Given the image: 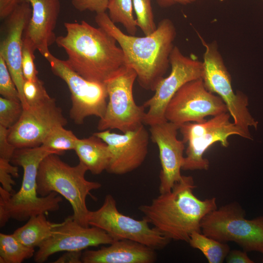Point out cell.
<instances>
[{
	"label": "cell",
	"mask_w": 263,
	"mask_h": 263,
	"mask_svg": "<svg viewBox=\"0 0 263 263\" xmlns=\"http://www.w3.org/2000/svg\"><path fill=\"white\" fill-rule=\"evenodd\" d=\"M45 215L40 214L30 217L25 225L14 232L13 235L23 244L38 247L51 236L56 224L47 220Z\"/></svg>",
	"instance_id": "obj_22"
},
{
	"label": "cell",
	"mask_w": 263,
	"mask_h": 263,
	"mask_svg": "<svg viewBox=\"0 0 263 263\" xmlns=\"http://www.w3.org/2000/svg\"><path fill=\"white\" fill-rule=\"evenodd\" d=\"M32 14L24 30L23 41L44 56L56 42L54 32L60 10L59 0H27Z\"/></svg>",
	"instance_id": "obj_19"
},
{
	"label": "cell",
	"mask_w": 263,
	"mask_h": 263,
	"mask_svg": "<svg viewBox=\"0 0 263 263\" xmlns=\"http://www.w3.org/2000/svg\"><path fill=\"white\" fill-rule=\"evenodd\" d=\"M87 168L79 162L71 166L63 162L58 155L52 153L40 163L37 174V192L41 196L56 192L71 204L74 219L81 225L89 227L86 200L90 192L101 188L97 182L85 178Z\"/></svg>",
	"instance_id": "obj_5"
},
{
	"label": "cell",
	"mask_w": 263,
	"mask_h": 263,
	"mask_svg": "<svg viewBox=\"0 0 263 263\" xmlns=\"http://www.w3.org/2000/svg\"><path fill=\"white\" fill-rule=\"evenodd\" d=\"M0 94L4 98L20 101V96L4 59L0 56Z\"/></svg>",
	"instance_id": "obj_30"
},
{
	"label": "cell",
	"mask_w": 263,
	"mask_h": 263,
	"mask_svg": "<svg viewBox=\"0 0 263 263\" xmlns=\"http://www.w3.org/2000/svg\"><path fill=\"white\" fill-rule=\"evenodd\" d=\"M64 25L66 34L57 37L55 43L65 51L69 66L85 79L105 83L125 65L121 48L102 28L84 20Z\"/></svg>",
	"instance_id": "obj_2"
},
{
	"label": "cell",
	"mask_w": 263,
	"mask_h": 263,
	"mask_svg": "<svg viewBox=\"0 0 263 263\" xmlns=\"http://www.w3.org/2000/svg\"><path fill=\"white\" fill-rule=\"evenodd\" d=\"M23 91L29 107L45 102L52 98L48 94L43 81L38 78L34 80H25Z\"/></svg>",
	"instance_id": "obj_29"
},
{
	"label": "cell",
	"mask_w": 263,
	"mask_h": 263,
	"mask_svg": "<svg viewBox=\"0 0 263 263\" xmlns=\"http://www.w3.org/2000/svg\"><path fill=\"white\" fill-rule=\"evenodd\" d=\"M81 251H66L54 263H81Z\"/></svg>",
	"instance_id": "obj_37"
},
{
	"label": "cell",
	"mask_w": 263,
	"mask_h": 263,
	"mask_svg": "<svg viewBox=\"0 0 263 263\" xmlns=\"http://www.w3.org/2000/svg\"><path fill=\"white\" fill-rule=\"evenodd\" d=\"M133 9L132 0H109L107 7L111 20L121 23L130 35L135 36L137 25Z\"/></svg>",
	"instance_id": "obj_25"
},
{
	"label": "cell",
	"mask_w": 263,
	"mask_h": 263,
	"mask_svg": "<svg viewBox=\"0 0 263 263\" xmlns=\"http://www.w3.org/2000/svg\"><path fill=\"white\" fill-rule=\"evenodd\" d=\"M34 248L23 244L13 234H0V263H21L34 257Z\"/></svg>",
	"instance_id": "obj_24"
},
{
	"label": "cell",
	"mask_w": 263,
	"mask_h": 263,
	"mask_svg": "<svg viewBox=\"0 0 263 263\" xmlns=\"http://www.w3.org/2000/svg\"><path fill=\"white\" fill-rule=\"evenodd\" d=\"M27 0H0V18L4 19L8 17L16 7Z\"/></svg>",
	"instance_id": "obj_35"
},
{
	"label": "cell",
	"mask_w": 263,
	"mask_h": 263,
	"mask_svg": "<svg viewBox=\"0 0 263 263\" xmlns=\"http://www.w3.org/2000/svg\"><path fill=\"white\" fill-rule=\"evenodd\" d=\"M52 153L41 145L35 148L16 149L11 162L23 169L19 190L10 193L0 187V226L3 227L10 219L25 221L40 214L57 211L62 201L60 195L52 192L38 196L37 178L42 160Z\"/></svg>",
	"instance_id": "obj_4"
},
{
	"label": "cell",
	"mask_w": 263,
	"mask_h": 263,
	"mask_svg": "<svg viewBox=\"0 0 263 263\" xmlns=\"http://www.w3.org/2000/svg\"><path fill=\"white\" fill-rule=\"evenodd\" d=\"M23 111L21 102L0 97V125L10 129L19 120Z\"/></svg>",
	"instance_id": "obj_28"
},
{
	"label": "cell",
	"mask_w": 263,
	"mask_h": 263,
	"mask_svg": "<svg viewBox=\"0 0 263 263\" xmlns=\"http://www.w3.org/2000/svg\"><path fill=\"white\" fill-rule=\"evenodd\" d=\"M8 129L0 125V158L11 160L16 148L8 139Z\"/></svg>",
	"instance_id": "obj_34"
},
{
	"label": "cell",
	"mask_w": 263,
	"mask_h": 263,
	"mask_svg": "<svg viewBox=\"0 0 263 263\" xmlns=\"http://www.w3.org/2000/svg\"><path fill=\"white\" fill-rule=\"evenodd\" d=\"M198 35L205 48L202 80L206 88L221 97L236 125L248 132L250 127L257 130L258 122L248 109V98L241 91L234 92L231 75L219 51L217 42L207 43L199 34Z\"/></svg>",
	"instance_id": "obj_9"
},
{
	"label": "cell",
	"mask_w": 263,
	"mask_h": 263,
	"mask_svg": "<svg viewBox=\"0 0 263 263\" xmlns=\"http://www.w3.org/2000/svg\"><path fill=\"white\" fill-rule=\"evenodd\" d=\"M73 6L79 11H90L96 14L105 12L109 0H71Z\"/></svg>",
	"instance_id": "obj_33"
},
{
	"label": "cell",
	"mask_w": 263,
	"mask_h": 263,
	"mask_svg": "<svg viewBox=\"0 0 263 263\" xmlns=\"http://www.w3.org/2000/svg\"><path fill=\"white\" fill-rule=\"evenodd\" d=\"M202 233L221 242H232L246 252L263 255V216L249 220L245 210L232 202L212 210L202 219Z\"/></svg>",
	"instance_id": "obj_6"
},
{
	"label": "cell",
	"mask_w": 263,
	"mask_h": 263,
	"mask_svg": "<svg viewBox=\"0 0 263 263\" xmlns=\"http://www.w3.org/2000/svg\"><path fill=\"white\" fill-rule=\"evenodd\" d=\"M44 57L49 63L53 73L67 84L71 93L70 118L76 125H82L85 118L94 116L102 118L106 113L108 98L105 83L89 81L71 69L65 60L50 52Z\"/></svg>",
	"instance_id": "obj_11"
},
{
	"label": "cell",
	"mask_w": 263,
	"mask_h": 263,
	"mask_svg": "<svg viewBox=\"0 0 263 263\" xmlns=\"http://www.w3.org/2000/svg\"><path fill=\"white\" fill-rule=\"evenodd\" d=\"M157 259L155 250L129 240L114 241L98 250L82 252L83 263H153Z\"/></svg>",
	"instance_id": "obj_20"
},
{
	"label": "cell",
	"mask_w": 263,
	"mask_h": 263,
	"mask_svg": "<svg viewBox=\"0 0 263 263\" xmlns=\"http://www.w3.org/2000/svg\"><path fill=\"white\" fill-rule=\"evenodd\" d=\"M58 126L48 134L41 146L52 153L61 155L68 150L75 149L78 138L72 131Z\"/></svg>",
	"instance_id": "obj_26"
},
{
	"label": "cell",
	"mask_w": 263,
	"mask_h": 263,
	"mask_svg": "<svg viewBox=\"0 0 263 263\" xmlns=\"http://www.w3.org/2000/svg\"><path fill=\"white\" fill-rule=\"evenodd\" d=\"M95 21L116 40L123 52L125 65L135 71L141 87L154 91L170 64L176 36L173 22L164 19L153 33L139 37L123 33L105 12L96 14Z\"/></svg>",
	"instance_id": "obj_1"
},
{
	"label": "cell",
	"mask_w": 263,
	"mask_h": 263,
	"mask_svg": "<svg viewBox=\"0 0 263 263\" xmlns=\"http://www.w3.org/2000/svg\"><path fill=\"white\" fill-rule=\"evenodd\" d=\"M32 8L26 0L19 4L5 19L4 34L0 43V56L4 60L19 92L23 110L29 108L23 86L25 81L22 71L23 36L30 20Z\"/></svg>",
	"instance_id": "obj_17"
},
{
	"label": "cell",
	"mask_w": 263,
	"mask_h": 263,
	"mask_svg": "<svg viewBox=\"0 0 263 263\" xmlns=\"http://www.w3.org/2000/svg\"><path fill=\"white\" fill-rule=\"evenodd\" d=\"M114 241L102 229L83 226L70 216L63 222L56 224L51 236L38 247L34 259L37 263H42L59 252L82 251L91 246L109 244Z\"/></svg>",
	"instance_id": "obj_15"
},
{
	"label": "cell",
	"mask_w": 263,
	"mask_h": 263,
	"mask_svg": "<svg viewBox=\"0 0 263 263\" xmlns=\"http://www.w3.org/2000/svg\"><path fill=\"white\" fill-rule=\"evenodd\" d=\"M196 0H156L157 3L162 7H168L176 4L187 5Z\"/></svg>",
	"instance_id": "obj_38"
},
{
	"label": "cell",
	"mask_w": 263,
	"mask_h": 263,
	"mask_svg": "<svg viewBox=\"0 0 263 263\" xmlns=\"http://www.w3.org/2000/svg\"><path fill=\"white\" fill-rule=\"evenodd\" d=\"M150 127L151 140L159 150L161 166L159 190L162 194L170 191L182 178L185 143L177 138L179 126L175 124L165 120Z\"/></svg>",
	"instance_id": "obj_18"
},
{
	"label": "cell",
	"mask_w": 263,
	"mask_h": 263,
	"mask_svg": "<svg viewBox=\"0 0 263 263\" xmlns=\"http://www.w3.org/2000/svg\"><path fill=\"white\" fill-rule=\"evenodd\" d=\"M136 79L135 71L124 65L106 80L109 100L105 115L98 123L99 131L117 129L124 133L144 124L145 107L137 105L133 95Z\"/></svg>",
	"instance_id": "obj_8"
},
{
	"label": "cell",
	"mask_w": 263,
	"mask_h": 263,
	"mask_svg": "<svg viewBox=\"0 0 263 263\" xmlns=\"http://www.w3.org/2000/svg\"><path fill=\"white\" fill-rule=\"evenodd\" d=\"M136 16L137 27L145 36L153 33L157 28L151 4V0H132Z\"/></svg>",
	"instance_id": "obj_27"
},
{
	"label": "cell",
	"mask_w": 263,
	"mask_h": 263,
	"mask_svg": "<svg viewBox=\"0 0 263 263\" xmlns=\"http://www.w3.org/2000/svg\"><path fill=\"white\" fill-rule=\"evenodd\" d=\"M11 161L0 158V182L4 189L10 192H15L13 186L16 184L12 176H19V169L17 166H13Z\"/></svg>",
	"instance_id": "obj_31"
},
{
	"label": "cell",
	"mask_w": 263,
	"mask_h": 263,
	"mask_svg": "<svg viewBox=\"0 0 263 263\" xmlns=\"http://www.w3.org/2000/svg\"><path fill=\"white\" fill-rule=\"evenodd\" d=\"M79 162L92 174L98 175L107 170L111 160V153L106 143L94 135L78 139L74 149Z\"/></svg>",
	"instance_id": "obj_21"
},
{
	"label": "cell",
	"mask_w": 263,
	"mask_h": 263,
	"mask_svg": "<svg viewBox=\"0 0 263 263\" xmlns=\"http://www.w3.org/2000/svg\"><path fill=\"white\" fill-rule=\"evenodd\" d=\"M34 51L23 41L22 55V71L25 80H34L38 78V71L35 63Z\"/></svg>",
	"instance_id": "obj_32"
},
{
	"label": "cell",
	"mask_w": 263,
	"mask_h": 263,
	"mask_svg": "<svg viewBox=\"0 0 263 263\" xmlns=\"http://www.w3.org/2000/svg\"><path fill=\"white\" fill-rule=\"evenodd\" d=\"M220 1H223V0H220Z\"/></svg>",
	"instance_id": "obj_39"
},
{
	"label": "cell",
	"mask_w": 263,
	"mask_h": 263,
	"mask_svg": "<svg viewBox=\"0 0 263 263\" xmlns=\"http://www.w3.org/2000/svg\"><path fill=\"white\" fill-rule=\"evenodd\" d=\"M246 252L244 250H230L225 258V261L227 263H253L254 261L250 259Z\"/></svg>",
	"instance_id": "obj_36"
},
{
	"label": "cell",
	"mask_w": 263,
	"mask_h": 263,
	"mask_svg": "<svg viewBox=\"0 0 263 263\" xmlns=\"http://www.w3.org/2000/svg\"><path fill=\"white\" fill-rule=\"evenodd\" d=\"M88 222L89 225L106 232L114 241L132 240L155 250L164 248L170 241L154 227H150L145 217L136 220L121 213L111 194L105 196L99 208L89 211Z\"/></svg>",
	"instance_id": "obj_10"
},
{
	"label": "cell",
	"mask_w": 263,
	"mask_h": 263,
	"mask_svg": "<svg viewBox=\"0 0 263 263\" xmlns=\"http://www.w3.org/2000/svg\"></svg>",
	"instance_id": "obj_41"
},
{
	"label": "cell",
	"mask_w": 263,
	"mask_h": 263,
	"mask_svg": "<svg viewBox=\"0 0 263 263\" xmlns=\"http://www.w3.org/2000/svg\"><path fill=\"white\" fill-rule=\"evenodd\" d=\"M67 124L61 109L52 97L23 110L19 120L8 129V139L16 149L39 147L51 130Z\"/></svg>",
	"instance_id": "obj_14"
},
{
	"label": "cell",
	"mask_w": 263,
	"mask_h": 263,
	"mask_svg": "<svg viewBox=\"0 0 263 263\" xmlns=\"http://www.w3.org/2000/svg\"><path fill=\"white\" fill-rule=\"evenodd\" d=\"M228 112L218 95L208 91L202 78L184 85L169 103L165 113L167 120L180 126L188 122H202L208 116Z\"/></svg>",
	"instance_id": "obj_13"
},
{
	"label": "cell",
	"mask_w": 263,
	"mask_h": 263,
	"mask_svg": "<svg viewBox=\"0 0 263 263\" xmlns=\"http://www.w3.org/2000/svg\"><path fill=\"white\" fill-rule=\"evenodd\" d=\"M188 243L192 248L200 250L209 263H223L230 250L227 243L207 236L202 232H192Z\"/></svg>",
	"instance_id": "obj_23"
},
{
	"label": "cell",
	"mask_w": 263,
	"mask_h": 263,
	"mask_svg": "<svg viewBox=\"0 0 263 263\" xmlns=\"http://www.w3.org/2000/svg\"><path fill=\"white\" fill-rule=\"evenodd\" d=\"M195 188L192 177L182 175L170 191L138 209L166 238L188 243L192 232H201L203 218L217 208L215 197L201 200L193 192Z\"/></svg>",
	"instance_id": "obj_3"
},
{
	"label": "cell",
	"mask_w": 263,
	"mask_h": 263,
	"mask_svg": "<svg viewBox=\"0 0 263 263\" xmlns=\"http://www.w3.org/2000/svg\"><path fill=\"white\" fill-rule=\"evenodd\" d=\"M171 72L157 85L153 95L143 105L148 108L144 124L149 126L167 120L166 108L175 93L186 83L203 77V61L185 56L174 46L169 56Z\"/></svg>",
	"instance_id": "obj_12"
},
{
	"label": "cell",
	"mask_w": 263,
	"mask_h": 263,
	"mask_svg": "<svg viewBox=\"0 0 263 263\" xmlns=\"http://www.w3.org/2000/svg\"><path fill=\"white\" fill-rule=\"evenodd\" d=\"M231 115L225 112L202 122H188L182 124L179 131L182 140L188 143L182 170H207L209 161L204 157L206 151L213 144L220 142L225 148L229 146L228 138L238 135L253 140L250 132L243 130L230 120Z\"/></svg>",
	"instance_id": "obj_7"
},
{
	"label": "cell",
	"mask_w": 263,
	"mask_h": 263,
	"mask_svg": "<svg viewBox=\"0 0 263 263\" xmlns=\"http://www.w3.org/2000/svg\"><path fill=\"white\" fill-rule=\"evenodd\" d=\"M108 145L111 160L107 171L122 175L139 168L148 152L149 134L144 125L119 134L107 130L94 133Z\"/></svg>",
	"instance_id": "obj_16"
},
{
	"label": "cell",
	"mask_w": 263,
	"mask_h": 263,
	"mask_svg": "<svg viewBox=\"0 0 263 263\" xmlns=\"http://www.w3.org/2000/svg\"></svg>",
	"instance_id": "obj_40"
}]
</instances>
